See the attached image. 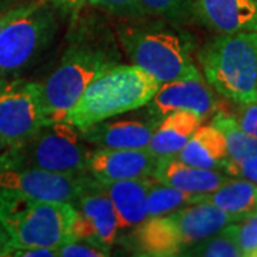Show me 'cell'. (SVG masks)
I'll use <instances>...</instances> for the list:
<instances>
[{
	"mask_svg": "<svg viewBox=\"0 0 257 257\" xmlns=\"http://www.w3.org/2000/svg\"><path fill=\"white\" fill-rule=\"evenodd\" d=\"M160 86L153 74L136 64L117 63L84 90L63 121L79 130L130 110L145 107Z\"/></svg>",
	"mask_w": 257,
	"mask_h": 257,
	"instance_id": "1",
	"label": "cell"
},
{
	"mask_svg": "<svg viewBox=\"0 0 257 257\" xmlns=\"http://www.w3.org/2000/svg\"><path fill=\"white\" fill-rule=\"evenodd\" d=\"M233 217L210 203L189 204L159 217H150L135 230L136 254L182 256L187 248L219 233Z\"/></svg>",
	"mask_w": 257,
	"mask_h": 257,
	"instance_id": "2",
	"label": "cell"
},
{
	"mask_svg": "<svg viewBox=\"0 0 257 257\" xmlns=\"http://www.w3.org/2000/svg\"><path fill=\"white\" fill-rule=\"evenodd\" d=\"M206 82L234 103L257 100V33L219 35L199 53Z\"/></svg>",
	"mask_w": 257,
	"mask_h": 257,
	"instance_id": "3",
	"label": "cell"
},
{
	"mask_svg": "<svg viewBox=\"0 0 257 257\" xmlns=\"http://www.w3.org/2000/svg\"><path fill=\"white\" fill-rule=\"evenodd\" d=\"M74 209L70 203L45 202L0 192V221L10 247L57 248L72 234Z\"/></svg>",
	"mask_w": 257,
	"mask_h": 257,
	"instance_id": "4",
	"label": "cell"
},
{
	"mask_svg": "<svg viewBox=\"0 0 257 257\" xmlns=\"http://www.w3.org/2000/svg\"><path fill=\"white\" fill-rule=\"evenodd\" d=\"M117 63V55L104 47L84 42L69 47L55 70L39 83L46 123L63 121L84 90Z\"/></svg>",
	"mask_w": 257,
	"mask_h": 257,
	"instance_id": "5",
	"label": "cell"
},
{
	"mask_svg": "<svg viewBox=\"0 0 257 257\" xmlns=\"http://www.w3.org/2000/svg\"><path fill=\"white\" fill-rule=\"evenodd\" d=\"M130 62L153 74L160 83L177 80L199 72L193 62L190 37L166 25L124 26L119 30Z\"/></svg>",
	"mask_w": 257,
	"mask_h": 257,
	"instance_id": "6",
	"label": "cell"
},
{
	"mask_svg": "<svg viewBox=\"0 0 257 257\" xmlns=\"http://www.w3.org/2000/svg\"><path fill=\"white\" fill-rule=\"evenodd\" d=\"M89 150L82 135L67 121H47L23 145L13 147L6 167H33L64 175L89 173Z\"/></svg>",
	"mask_w": 257,
	"mask_h": 257,
	"instance_id": "7",
	"label": "cell"
},
{
	"mask_svg": "<svg viewBox=\"0 0 257 257\" xmlns=\"http://www.w3.org/2000/svg\"><path fill=\"white\" fill-rule=\"evenodd\" d=\"M56 32L52 8L43 0L9 22L0 32V77L15 74L32 63L49 46Z\"/></svg>",
	"mask_w": 257,
	"mask_h": 257,
	"instance_id": "8",
	"label": "cell"
},
{
	"mask_svg": "<svg viewBox=\"0 0 257 257\" xmlns=\"http://www.w3.org/2000/svg\"><path fill=\"white\" fill-rule=\"evenodd\" d=\"M45 123L39 82H0V135L10 146L23 145Z\"/></svg>",
	"mask_w": 257,
	"mask_h": 257,
	"instance_id": "9",
	"label": "cell"
},
{
	"mask_svg": "<svg viewBox=\"0 0 257 257\" xmlns=\"http://www.w3.org/2000/svg\"><path fill=\"white\" fill-rule=\"evenodd\" d=\"M72 234L110 251L117 239V220L104 184L84 173L76 200Z\"/></svg>",
	"mask_w": 257,
	"mask_h": 257,
	"instance_id": "10",
	"label": "cell"
},
{
	"mask_svg": "<svg viewBox=\"0 0 257 257\" xmlns=\"http://www.w3.org/2000/svg\"><path fill=\"white\" fill-rule=\"evenodd\" d=\"M83 175H64L33 167L0 166V192L19 193L36 200L72 203L76 200Z\"/></svg>",
	"mask_w": 257,
	"mask_h": 257,
	"instance_id": "11",
	"label": "cell"
},
{
	"mask_svg": "<svg viewBox=\"0 0 257 257\" xmlns=\"http://www.w3.org/2000/svg\"><path fill=\"white\" fill-rule=\"evenodd\" d=\"M146 107V106H145ZM126 111L79 130L82 139L97 149H146L160 117L150 111Z\"/></svg>",
	"mask_w": 257,
	"mask_h": 257,
	"instance_id": "12",
	"label": "cell"
},
{
	"mask_svg": "<svg viewBox=\"0 0 257 257\" xmlns=\"http://www.w3.org/2000/svg\"><path fill=\"white\" fill-rule=\"evenodd\" d=\"M146 107L160 119L172 111L187 110L199 114L204 120L216 110V97L204 76L197 72L177 80L160 83Z\"/></svg>",
	"mask_w": 257,
	"mask_h": 257,
	"instance_id": "13",
	"label": "cell"
},
{
	"mask_svg": "<svg viewBox=\"0 0 257 257\" xmlns=\"http://www.w3.org/2000/svg\"><path fill=\"white\" fill-rule=\"evenodd\" d=\"M159 157L146 149H96L89 153L87 172L101 183L150 177Z\"/></svg>",
	"mask_w": 257,
	"mask_h": 257,
	"instance_id": "14",
	"label": "cell"
},
{
	"mask_svg": "<svg viewBox=\"0 0 257 257\" xmlns=\"http://www.w3.org/2000/svg\"><path fill=\"white\" fill-rule=\"evenodd\" d=\"M192 16L219 35L257 33L256 0H192Z\"/></svg>",
	"mask_w": 257,
	"mask_h": 257,
	"instance_id": "15",
	"label": "cell"
},
{
	"mask_svg": "<svg viewBox=\"0 0 257 257\" xmlns=\"http://www.w3.org/2000/svg\"><path fill=\"white\" fill-rule=\"evenodd\" d=\"M152 177L183 192L206 196L226 183L231 176L221 170L187 165L176 156H166L157 159Z\"/></svg>",
	"mask_w": 257,
	"mask_h": 257,
	"instance_id": "16",
	"label": "cell"
},
{
	"mask_svg": "<svg viewBox=\"0 0 257 257\" xmlns=\"http://www.w3.org/2000/svg\"><path fill=\"white\" fill-rule=\"evenodd\" d=\"M150 177L103 183L113 203L119 231H135L149 219L147 189Z\"/></svg>",
	"mask_w": 257,
	"mask_h": 257,
	"instance_id": "17",
	"label": "cell"
},
{
	"mask_svg": "<svg viewBox=\"0 0 257 257\" xmlns=\"http://www.w3.org/2000/svg\"><path fill=\"white\" fill-rule=\"evenodd\" d=\"M202 123V117L193 111H172L160 119L147 150L157 157L176 156Z\"/></svg>",
	"mask_w": 257,
	"mask_h": 257,
	"instance_id": "18",
	"label": "cell"
},
{
	"mask_svg": "<svg viewBox=\"0 0 257 257\" xmlns=\"http://www.w3.org/2000/svg\"><path fill=\"white\" fill-rule=\"evenodd\" d=\"M176 157L187 165L223 172L229 155L220 130L214 124H200Z\"/></svg>",
	"mask_w": 257,
	"mask_h": 257,
	"instance_id": "19",
	"label": "cell"
},
{
	"mask_svg": "<svg viewBox=\"0 0 257 257\" xmlns=\"http://www.w3.org/2000/svg\"><path fill=\"white\" fill-rule=\"evenodd\" d=\"M203 202L219 207L233 220L239 221L257 207V184L246 179L230 177L214 192L206 194Z\"/></svg>",
	"mask_w": 257,
	"mask_h": 257,
	"instance_id": "20",
	"label": "cell"
},
{
	"mask_svg": "<svg viewBox=\"0 0 257 257\" xmlns=\"http://www.w3.org/2000/svg\"><path fill=\"white\" fill-rule=\"evenodd\" d=\"M203 199H204V196L183 192L170 184H166L150 177L149 189H147L149 219L163 216V214H167L170 211L177 210V209L189 206V204L202 203Z\"/></svg>",
	"mask_w": 257,
	"mask_h": 257,
	"instance_id": "21",
	"label": "cell"
},
{
	"mask_svg": "<svg viewBox=\"0 0 257 257\" xmlns=\"http://www.w3.org/2000/svg\"><path fill=\"white\" fill-rule=\"evenodd\" d=\"M211 124H214L224 136L229 155L226 163H240L257 153V139L240 127L234 117L217 114L214 116Z\"/></svg>",
	"mask_w": 257,
	"mask_h": 257,
	"instance_id": "22",
	"label": "cell"
},
{
	"mask_svg": "<svg viewBox=\"0 0 257 257\" xmlns=\"http://www.w3.org/2000/svg\"><path fill=\"white\" fill-rule=\"evenodd\" d=\"M182 256H200V257H243L241 250L236 239L233 237L229 229V224L213 234L209 239L187 248Z\"/></svg>",
	"mask_w": 257,
	"mask_h": 257,
	"instance_id": "23",
	"label": "cell"
},
{
	"mask_svg": "<svg viewBox=\"0 0 257 257\" xmlns=\"http://www.w3.org/2000/svg\"><path fill=\"white\" fill-rule=\"evenodd\" d=\"M142 15L170 22H182L192 16V0H139Z\"/></svg>",
	"mask_w": 257,
	"mask_h": 257,
	"instance_id": "24",
	"label": "cell"
},
{
	"mask_svg": "<svg viewBox=\"0 0 257 257\" xmlns=\"http://www.w3.org/2000/svg\"><path fill=\"white\" fill-rule=\"evenodd\" d=\"M229 229L243 257H257V207L244 219L230 223Z\"/></svg>",
	"mask_w": 257,
	"mask_h": 257,
	"instance_id": "25",
	"label": "cell"
},
{
	"mask_svg": "<svg viewBox=\"0 0 257 257\" xmlns=\"http://www.w3.org/2000/svg\"><path fill=\"white\" fill-rule=\"evenodd\" d=\"M56 250L57 257H106L110 254V251L100 246L73 234H70Z\"/></svg>",
	"mask_w": 257,
	"mask_h": 257,
	"instance_id": "26",
	"label": "cell"
},
{
	"mask_svg": "<svg viewBox=\"0 0 257 257\" xmlns=\"http://www.w3.org/2000/svg\"><path fill=\"white\" fill-rule=\"evenodd\" d=\"M86 2L92 6L100 8L116 16H124V18L143 16L139 8V0H86Z\"/></svg>",
	"mask_w": 257,
	"mask_h": 257,
	"instance_id": "27",
	"label": "cell"
},
{
	"mask_svg": "<svg viewBox=\"0 0 257 257\" xmlns=\"http://www.w3.org/2000/svg\"><path fill=\"white\" fill-rule=\"evenodd\" d=\"M234 120L246 133L257 139V100L239 103Z\"/></svg>",
	"mask_w": 257,
	"mask_h": 257,
	"instance_id": "28",
	"label": "cell"
},
{
	"mask_svg": "<svg viewBox=\"0 0 257 257\" xmlns=\"http://www.w3.org/2000/svg\"><path fill=\"white\" fill-rule=\"evenodd\" d=\"M223 172L231 177L246 179L257 184V153L240 163H226Z\"/></svg>",
	"mask_w": 257,
	"mask_h": 257,
	"instance_id": "29",
	"label": "cell"
},
{
	"mask_svg": "<svg viewBox=\"0 0 257 257\" xmlns=\"http://www.w3.org/2000/svg\"><path fill=\"white\" fill-rule=\"evenodd\" d=\"M8 256L18 257H57V250L47 247H10Z\"/></svg>",
	"mask_w": 257,
	"mask_h": 257,
	"instance_id": "30",
	"label": "cell"
},
{
	"mask_svg": "<svg viewBox=\"0 0 257 257\" xmlns=\"http://www.w3.org/2000/svg\"><path fill=\"white\" fill-rule=\"evenodd\" d=\"M30 3H32V2H29V3H22V5H16V6L5 10V12H0V32H2V29L5 28L9 22H12L13 19L18 18L19 15H22L23 12H26V10L29 9V6H30Z\"/></svg>",
	"mask_w": 257,
	"mask_h": 257,
	"instance_id": "31",
	"label": "cell"
},
{
	"mask_svg": "<svg viewBox=\"0 0 257 257\" xmlns=\"http://www.w3.org/2000/svg\"><path fill=\"white\" fill-rule=\"evenodd\" d=\"M10 246H12V241H10L9 234H8V231H6V229L3 227V224L0 221V257L8 256Z\"/></svg>",
	"mask_w": 257,
	"mask_h": 257,
	"instance_id": "32",
	"label": "cell"
},
{
	"mask_svg": "<svg viewBox=\"0 0 257 257\" xmlns=\"http://www.w3.org/2000/svg\"><path fill=\"white\" fill-rule=\"evenodd\" d=\"M56 3L62 5L63 8L72 10V12H77L79 9H82L86 0H56Z\"/></svg>",
	"mask_w": 257,
	"mask_h": 257,
	"instance_id": "33",
	"label": "cell"
},
{
	"mask_svg": "<svg viewBox=\"0 0 257 257\" xmlns=\"http://www.w3.org/2000/svg\"><path fill=\"white\" fill-rule=\"evenodd\" d=\"M12 149L13 147L10 146L9 142L6 139L2 138V135H0V165H3L6 162V159L9 157Z\"/></svg>",
	"mask_w": 257,
	"mask_h": 257,
	"instance_id": "34",
	"label": "cell"
},
{
	"mask_svg": "<svg viewBox=\"0 0 257 257\" xmlns=\"http://www.w3.org/2000/svg\"><path fill=\"white\" fill-rule=\"evenodd\" d=\"M16 5H19L16 3V0H0V12H5Z\"/></svg>",
	"mask_w": 257,
	"mask_h": 257,
	"instance_id": "35",
	"label": "cell"
},
{
	"mask_svg": "<svg viewBox=\"0 0 257 257\" xmlns=\"http://www.w3.org/2000/svg\"><path fill=\"white\" fill-rule=\"evenodd\" d=\"M53 2H56V0H53Z\"/></svg>",
	"mask_w": 257,
	"mask_h": 257,
	"instance_id": "36",
	"label": "cell"
},
{
	"mask_svg": "<svg viewBox=\"0 0 257 257\" xmlns=\"http://www.w3.org/2000/svg\"><path fill=\"white\" fill-rule=\"evenodd\" d=\"M256 2H257V0H256Z\"/></svg>",
	"mask_w": 257,
	"mask_h": 257,
	"instance_id": "37",
	"label": "cell"
}]
</instances>
